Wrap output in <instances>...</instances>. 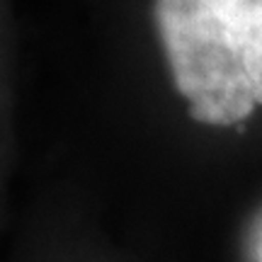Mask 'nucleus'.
I'll use <instances>...</instances> for the list:
<instances>
[{"label": "nucleus", "mask_w": 262, "mask_h": 262, "mask_svg": "<svg viewBox=\"0 0 262 262\" xmlns=\"http://www.w3.org/2000/svg\"><path fill=\"white\" fill-rule=\"evenodd\" d=\"M153 17L194 122L231 126L262 107V0H156Z\"/></svg>", "instance_id": "f257e3e1"}]
</instances>
